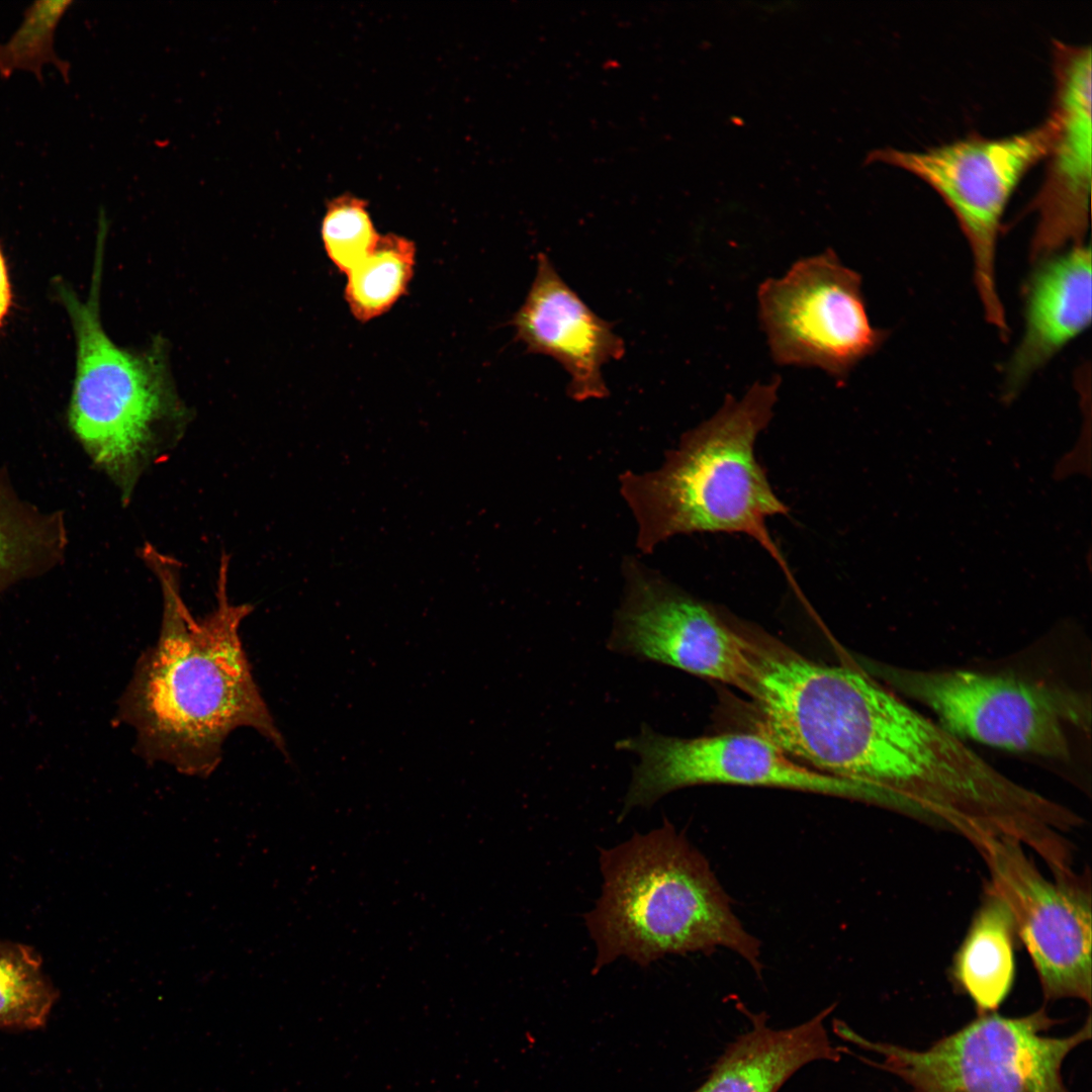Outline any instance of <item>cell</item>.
<instances>
[{
	"instance_id": "20",
	"label": "cell",
	"mask_w": 1092,
	"mask_h": 1092,
	"mask_svg": "<svg viewBox=\"0 0 1092 1092\" xmlns=\"http://www.w3.org/2000/svg\"><path fill=\"white\" fill-rule=\"evenodd\" d=\"M72 1H36L25 12L11 37L0 43V75L9 78L15 71L32 73L42 80V68L54 65L68 80L69 65L54 47L56 28Z\"/></svg>"
},
{
	"instance_id": "11",
	"label": "cell",
	"mask_w": 1092,
	"mask_h": 1092,
	"mask_svg": "<svg viewBox=\"0 0 1092 1092\" xmlns=\"http://www.w3.org/2000/svg\"><path fill=\"white\" fill-rule=\"evenodd\" d=\"M615 746L639 760L620 818L675 790L708 784L782 788L878 804L867 787L805 766L756 732L679 738L643 723L638 734Z\"/></svg>"
},
{
	"instance_id": "6",
	"label": "cell",
	"mask_w": 1092,
	"mask_h": 1092,
	"mask_svg": "<svg viewBox=\"0 0 1092 1092\" xmlns=\"http://www.w3.org/2000/svg\"><path fill=\"white\" fill-rule=\"evenodd\" d=\"M1055 130L1049 114L1038 124L1007 135L987 136L974 130L923 150L876 149L867 158L911 171L943 198L969 243L986 318L1003 337L1008 329L996 281L1001 218L1022 176L1045 157Z\"/></svg>"
},
{
	"instance_id": "15",
	"label": "cell",
	"mask_w": 1092,
	"mask_h": 1092,
	"mask_svg": "<svg viewBox=\"0 0 1092 1092\" xmlns=\"http://www.w3.org/2000/svg\"><path fill=\"white\" fill-rule=\"evenodd\" d=\"M834 1007L796 1026L776 1029L765 1012L753 1013L742 1006L750 1027L726 1045L706 1080L692 1092H779L804 1066L839 1062L842 1049L833 1045L825 1026Z\"/></svg>"
},
{
	"instance_id": "19",
	"label": "cell",
	"mask_w": 1092,
	"mask_h": 1092,
	"mask_svg": "<svg viewBox=\"0 0 1092 1092\" xmlns=\"http://www.w3.org/2000/svg\"><path fill=\"white\" fill-rule=\"evenodd\" d=\"M41 960L30 946L0 940V1028L42 1027L58 991L44 976Z\"/></svg>"
},
{
	"instance_id": "9",
	"label": "cell",
	"mask_w": 1092,
	"mask_h": 1092,
	"mask_svg": "<svg viewBox=\"0 0 1092 1092\" xmlns=\"http://www.w3.org/2000/svg\"><path fill=\"white\" fill-rule=\"evenodd\" d=\"M970 842L986 864V891L1002 900L1012 916L1016 937L1031 959L1045 1001L1073 998L1090 1005L1089 875L1050 880L1013 839L982 835Z\"/></svg>"
},
{
	"instance_id": "7",
	"label": "cell",
	"mask_w": 1092,
	"mask_h": 1092,
	"mask_svg": "<svg viewBox=\"0 0 1092 1092\" xmlns=\"http://www.w3.org/2000/svg\"><path fill=\"white\" fill-rule=\"evenodd\" d=\"M757 302L776 364L816 367L839 383L888 337L869 320L861 276L831 249L799 259L782 277L766 278Z\"/></svg>"
},
{
	"instance_id": "21",
	"label": "cell",
	"mask_w": 1092,
	"mask_h": 1092,
	"mask_svg": "<svg viewBox=\"0 0 1092 1092\" xmlns=\"http://www.w3.org/2000/svg\"><path fill=\"white\" fill-rule=\"evenodd\" d=\"M322 237L329 258L346 274L373 251L379 239L365 203L350 196L330 203Z\"/></svg>"
},
{
	"instance_id": "12",
	"label": "cell",
	"mask_w": 1092,
	"mask_h": 1092,
	"mask_svg": "<svg viewBox=\"0 0 1092 1092\" xmlns=\"http://www.w3.org/2000/svg\"><path fill=\"white\" fill-rule=\"evenodd\" d=\"M1056 130L1042 183L1029 202L1037 214L1030 259L1040 262L1068 244H1082L1091 195V46L1052 40Z\"/></svg>"
},
{
	"instance_id": "5",
	"label": "cell",
	"mask_w": 1092,
	"mask_h": 1092,
	"mask_svg": "<svg viewBox=\"0 0 1092 1092\" xmlns=\"http://www.w3.org/2000/svg\"><path fill=\"white\" fill-rule=\"evenodd\" d=\"M1056 1023L1044 1008L1020 1017L978 1014L921 1051L871 1040L837 1019L832 1030L880 1056L872 1065L901 1078L912 1092H1069L1062 1066L1090 1039L1091 1016L1069 1036H1049Z\"/></svg>"
},
{
	"instance_id": "1",
	"label": "cell",
	"mask_w": 1092,
	"mask_h": 1092,
	"mask_svg": "<svg viewBox=\"0 0 1092 1092\" xmlns=\"http://www.w3.org/2000/svg\"><path fill=\"white\" fill-rule=\"evenodd\" d=\"M142 557L161 585L163 614L158 640L139 659L119 703L118 719L135 730L138 751L205 778L218 765L229 734L250 727L289 759L240 639L253 607L230 603L228 559L215 609L196 620L181 596L178 562L148 543Z\"/></svg>"
},
{
	"instance_id": "13",
	"label": "cell",
	"mask_w": 1092,
	"mask_h": 1092,
	"mask_svg": "<svg viewBox=\"0 0 1092 1092\" xmlns=\"http://www.w3.org/2000/svg\"><path fill=\"white\" fill-rule=\"evenodd\" d=\"M511 325L527 353L551 357L564 368L572 398L608 395L602 368L623 357L624 341L613 324L595 313L562 279L544 253L537 256L536 275Z\"/></svg>"
},
{
	"instance_id": "14",
	"label": "cell",
	"mask_w": 1092,
	"mask_h": 1092,
	"mask_svg": "<svg viewBox=\"0 0 1092 1092\" xmlns=\"http://www.w3.org/2000/svg\"><path fill=\"white\" fill-rule=\"evenodd\" d=\"M1025 292V328L1006 368L1005 388L1015 393L1091 322V248L1072 246L1037 262Z\"/></svg>"
},
{
	"instance_id": "3",
	"label": "cell",
	"mask_w": 1092,
	"mask_h": 1092,
	"mask_svg": "<svg viewBox=\"0 0 1092 1092\" xmlns=\"http://www.w3.org/2000/svg\"><path fill=\"white\" fill-rule=\"evenodd\" d=\"M599 860L602 894L585 915L597 949L594 973L620 957L648 966L719 947L761 973L760 941L735 915L705 855L666 819L601 849Z\"/></svg>"
},
{
	"instance_id": "10",
	"label": "cell",
	"mask_w": 1092,
	"mask_h": 1092,
	"mask_svg": "<svg viewBox=\"0 0 1092 1092\" xmlns=\"http://www.w3.org/2000/svg\"><path fill=\"white\" fill-rule=\"evenodd\" d=\"M624 592L609 650L734 686L748 696L753 665L747 630L727 622L634 557L624 559Z\"/></svg>"
},
{
	"instance_id": "18",
	"label": "cell",
	"mask_w": 1092,
	"mask_h": 1092,
	"mask_svg": "<svg viewBox=\"0 0 1092 1092\" xmlns=\"http://www.w3.org/2000/svg\"><path fill=\"white\" fill-rule=\"evenodd\" d=\"M415 255L407 239L379 236L373 251L347 273L345 295L356 318L367 322L394 304L413 276Z\"/></svg>"
},
{
	"instance_id": "2",
	"label": "cell",
	"mask_w": 1092,
	"mask_h": 1092,
	"mask_svg": "<svg viewBox=\"0 0 1092 1092\" xmlns=\"http://www.w3.org/2000/svg\"><path fill=\"white\" fill-rule=\"evenodd\" d=\"M781 383L775 375L753 383L740 398L726 395L711 418L680 437L659 468L620 477L641 552L650 553L676 535L742 534L793 580L767 526L769 518L787 515L789 508L755 455L756 439L774 417Z\"/></svg>"
},
{
	"instance_id": "4",
	"label": "cell",
	"mask_w": 1092,
	"mask_h": 1092,
	"mask_svg": "<svg viewBox=\"0 0 1092 1092\" xmlns=\"http://www.w3.org/2000/svg\"><path fill=\"white\" fill-rule=\"evenodd\" d=\"M108 228L98 225L88 295L65 281L55 288L71 321L77 346L69 424L91 457L128 502L144 470L184 431L189 412L170 369L167 342L145 348L116 345L100 316L104 247Z\"/></svg>"
},
{
	"instance_id": "17",
	"label": "cell",
	"mask_w": 1092,
	"mask_h": 1092,
	"mask_svg": "<svg viewBox=\"0 0 1092 1092\" xmlns=\"http://www.w3.org/2000/svg\"><path fill=\"white\" fill-rule=\"evenodd\" d=\"M64 547L61 517L24 504L0 476V590L52 566Z\"/></svg>"
},
{
	"instance_id": "16",
	"label": "cell",
	"mask_w": 1092,
	"mask_h": 1092,
	"mask_svg": "<svg viewBox=\"0 0 1092 1092\" xmlns=\"http://www.w3.org/2000/svg\"><path fill=\"white\" fill-rule=\"evenodd\" d=\"M1015 938L1008 908L985 891L951 969L956 985L969 996L978 1014L995 1012L1013 987Z\"/></svg>"
},
{
	"instance_id": "8",
	"label": "cell",
	"mask_w": 1092,
	"mask_h": 1092,
	"mask_svg": "<svg viewBox=\"0 0 1092 1092\" xmlns=\"http://www.w3.org/2000/svg\"><path fill=\"white\" fill-rule=\"evenodd\" d=\"M891 687L932 710L958 737L1009 751L1068 760L1064 722L1084 725L1077 694L1011 675L881 665Z\"/></svg>"
},
{
	"instance_id": "22",
	"label": "cell",
	"mask_w": 1092,
	"mask_h": 1092,
	"mask_svg": "<svg viewBox=\"0 0 1092 1092\" xmlns=\"http://www.w3.org/2000/svg\"><path fill=\"white\" fill-rule=\"evenodd\" d=\"M11 304V288L7 267L0 249V326L9 311Z\"/></svg>"
}]
</instances>
